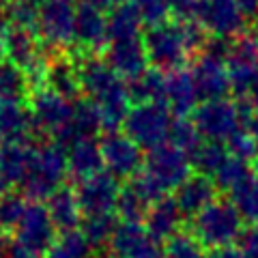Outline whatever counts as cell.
<instances>
[{
  "label": "cell",
  "instance_id": "16",
  "mask_svg": "<svg viewBox=\"0 0 258 258\" xmlns=\"http://www.w3.org/2000/svg\"><path fill=\"white\" fill-rule=\"evenodd\" d=\"M226 67H228L232 91L245 97L258 76V43L252 35H243L230 43Z\"/></svg>",
  "mask_w": 258,
  "mask_h": 258
},
{
  "label": "cell",
  "instance_id": "27",
  "mask_svg": "<svg viewBox=\"0 0 258 258\" xmlns=\"http://www.w3.org/2000/svg\"><path fill=\"white\" fill-rule=\"evenodd\" d=\"M37 142H13L0 144V172L9 185H22L24 176L28 172L32 153H35Z\"/></svg>",
  "mask_w": 258,
  "mask_h": 258
},
{
  "label": "cell",
  "instance_id": "4",
  "mask_svg": "<svg viewBox=\"0 0 258 258\" xmlns=\"http://www.w3.org/2000/svg\"><path fill=\"white\" fill-rule=\"evenodd\" d=\"M56 226L43 203H28L13 237L5 243V258H45L56 241Z\"/></svg>",
  "mask_w": 258,
  "mask_h": 258
},
{
  "label": "cell",
  "instance_id": "40",
  "mask_svg": "<svg viewBox=\"0 0 258 258\" xmlns=\"http://www.w3.org/2000/svg\"><path fill=\"white\" fill-rule=\"evenodd\" d=\"M134 7L138 9L142 22L147 26H159V24L168 22V15H170V7H168L166 0H132Z\"/></svg>",
  "mask_w": 258,
  "mask_h": 258
},
{
  "label": "cell",
  "instance_id": "51",
  "mask_svg": "<svg viewBox=\"0 0 258 258\" xmlns=\"http://www.w3.org/2000/svg\"><path fill=\"white\" fill-rule=\"evenodd\" d=\"M9 191V183H7V179H5V174L0 172V196H5V194Z\"/></svg>",
  "mask_w": 258,
  "mask_h": 258
},
{
  "label": "cell",
  "instance_id": "19",
  "mask_svg": "<svg viewBox=\"0 0 258 258\" xmlns=\"http://www.w3.org/2000/svg\"><path fill=\"white\" fill-rule=\"evenodd\" d=\"M74 43L84 50H99L108 45V15L95 5L78 3L76 7V24H74Z\"/></svg>",
  "mask_w": 258,
  "mask_h": 258
},
{
  "label": "cell",
  "instance_id": "29",
  "mask_svg": "<svg viewBox=\"0 0 258 258\" xmlns=\"http://www.w3.org/2000/svg\"><path fill=\"white\" fill-rule=\"evenodd\" d=\"M129 99L138 103H164L166 93V74L149 67L142 76H138L132 82H127Z\"/></svg>",
  "mask_w": 258,
  "mask_h": 258
},
{
  "label": "cell",
  "instance_id": "14",
  "mask_svg": "<svg viewBox=\"0 0 258 258\" xmlns=\"http://www.w3.org/2000/svg\"><path fill=\"white\" fill-rule=\"evenodd\" d=\"M164 196H168V194H164L147 174L140 172L138 176L129 179L125 187L120 189V196L116 203L118 220L132 222V224H142L149 213V209Z\"/></svg>",
  "mask_w": 258,
  "mask_h": 258
},
{
  "label": "cell",
  "instance_id": "17",
  "mask_svg": "<svg viewBox=\"0 0 258 258\" xmlns=\"http://www.w3.org/2000/svg\"><path fill=\"white\" fill-rule=\"evenodd\" d=\"M103 60L108 67L127 82H132L149 69V56L144 50L142 37L110 41L103 50Z\"/></svg>",
  "mask_w": 258,
  "mask_h": 258
},
{
  "label": "cell",
  "instance_id": "1",
  "mask_svg": "<svg viewBox=\"0 0 258 258\" xmlns=\"http://www.w3.org/2000/svg\"><path fill=\"white\" fill-rule=\"evenodd\" d=\"M78 76L82 93L101 112V123L108 134L118 132L125 125L127 112L132 110L127 82L112 71L99 56H84L78 60Z\"/></svg>",
  "mask_w": 258,
  "mask_h": 258
},
{
  "label": "cell",
  "instance_id": "12",
  "mask_svg": "<svg viewBox=\"0 0 258 258\" xmlns=\"http://www.w3.org/2000/svg\"><path fill=\"white\" fill-rule=\"evenodd\" d=\"M103 168L114 179H134L144 168L142 149L125 132H112L101 138Z\"/></svg>",
  "mask_w": 258,
  "mask_h": 258
},
{
  "label": "cell",
  "instance_id": "18",
  "mask_svg": "<svg viewBox=\"0 0 258 258\" xmlns=\"http://www.w3.org/2000/svg\"><path fill=\"white\" fill-rule=\"evenodd\" d=\"M101 129H103V123H101L99 108H97L88 97H84V99L74 101V114H71L69 125L56 136L54 142L67 151L71 144H76L78 140L95 138Z\"/></svg>",
  "mask_w": 258,
  "mask_h": 258
},
{
  "label": "cell",
  "instance_id": "52",
  "mask_svg": "<svg viewBox=\"0 0 258 258\" xmlns=\"http://www.w3.org/2000/svg\"><path fill=\"white\" fill-rule=\"evenodd\" d=\"M7 5H9V0H0V22H5V13H7Z\"/></svg>",
  "mask_w": 258,
  "mask_h": 258
},
{
  "label": "cell",
  "instance_id": "43",
  "mask_svg": "<svg viewBox=\"0 0 258 258\" xmlns=\"http://www.w3.org/2000/svg\"><path fill=\"white\" fill-rule=\"evenodd\" d=\"M241 252L245 258H258V226H249L241 235Z\"/></svg>",
  "mask_w": 258,
  "mask_h": 258
},
{
  "label": "cell",
  "instance_id": "34",
  "mask_svg": "<svg viewBox=\"0 0 258 258\" xmlns=\"http://www.w3.org/2000/svg\"><path fill=\"white\" fill-rule=\"evenodd\" d=\"M118 222L120 220H116L114 213L86 215V217H82L80 230L84 232V237L88 239V243H91L95 249H99V247L110 243V239H112V235H114Z\"/></svg>",
  "mask_w": 258,
  "mask_h": 258
},
{
  "label": "cell",
  "instance_id": "20",
  "mask_svg": "<svg viewBox=\"0 0 258 258\" xmlns=\"http://www.w3.org/2000/svg\"><path fill=\"white\" fill-rule=\"evenodd\" d=\"M198 101H200V97H198L189 69H176V71L166 74L164 106L174 116H187L189 112H196Z\"/></svg>",
  "mask_w": 258,
  "mask_h": 258
},
{
  "label": "cell",
  "instance_id": "2",
  "mask_svg": "<svg viewBox=\"0 0 258 258\" xmlns=\"http://www.w3.org/2000/svg\"><path fill=\"white\" fill-rule=\"evenodd\" d=\"M149 64L161 74L185 69V64L196 52L205 50L207 35L196 22H164L151 26L142 37Z\"/></svg>",
  "mask_w": 258,
  "mask_h": 258
},
{
  "label": "cell",
  "instance_id": "6",
  "mask_svg": "<svg viewBox=\"0 0 258 258\" xmlns=\"http://www.w3.org/2000/svg\"><path fill=\"white\" fill-rule=\"evenodd\" d=\"M172 120V112L164 103H138L127 112L123 129L125 136L149 153L168 142Z\"/></svg>",
  "mask_w": 258,
  "mask_h": 258
},
{
  "label": "cell",
  "instance_id": "9",
  "mask_svg": "<svg viewBox=\"0 0 258 258\" xmlns=\"http://www.w3.org/2000/svg\"><path fill=\"white\" fill-rule=\"evenodd\" d=\"M74 0H41L37 20V37L45 47L56 52L74 45V24H76Z\"/></svg>",
  "mask_w": 258,
  "mask_h": 258
},
{
  "label": "cell",
  "instance_id": "30",
  "mask_svg": "<svg viewBox=\"0 0 258 258\" xmlns=\"http://www.w3.org/2000/svg\"><path fill=\"white\" fill-rule=\"evenodd\" d=\"M230 155H228L226 144H222V142H209V140L200 142V147L189 155L194 170H196L198 174H203V176H209V179H213L215 172L224 166V161Z\"/></svg>",
  "mask_w": 258,
  "mask_h": 258
},
{
  "label": "cell",
  "instance_id": "53",
  "mask_svg": "<svg viewBox=\"0 0 258 258\" xmlns=\"http://www.w3.org/2000/svg\"><path fill=\"white\" fill-rule=\"evenodd\" d=\"M5 243L7 241H3V237H0V258H5Z\"/></svg>",
  "mask_w": 258,
  "mask_h": 258
},
{
  "label": "cell",
  "instance_id": "26",
  "mask_svg": "<svg viewBox=\"0 0 258 258\" xmlns=\"http://www.w3.org/2000/svg\"><path fill=\"white\" fill-rule=\"evenodd\" d=\"M45 86L71 101L80 99L82 86H80L78 64L74 60H69L67 56H52L45 74Z\"/></svg>",
  "mask_w": 258,
  "mask_h": 258
},
{
  "label": "cell",
  "instance_id": "15",
  "mask_svg": "<svg viewBox=\"0 0 258 258\" xmlns=\"http://www.w3.org/2000/svg\"><path fill=\"white\" fill-rule=\"evenodd\" d=\"M191 78L196 84L198 97L203 101H215L226 99V95L232 91L228 67H226V58L215 54L203 52L191 64Z\"/></svg>",
  "mask_w": 258,
  "mask_h": 258
},
{
  "label": "cell",
  "instance_id": "35",
  "mask_svg": "<svg viewBox=\"0 0 258 258\" xmlns=\"http://www.w3.org/2000/svg\"><path fill=\"white\" fill-rule=\"evenodd\" d=\"M252 174H254V170H252V166H249L247 161L237 159V157H228L224 161V166L215 172L213 183H215L217 189L230 194L237 185H241L247 176H252Z\"/></svg>",
  "mask_w": 258,
  "mask_h": 258
},
{
  "label": "cell",
  "instance_id": "54",
  "mask_svg": "<svg viewBox=\"0 0 258 258\" xmlns=\"http://www.w3.org/2000/svg\"><path fill=\"white\" fill-rule=\"evenodd\" d=\"M254 174L258 176V161H256V168H254Z\"/></svg>",
  "mask_w": 258,
  "mask_h": 258
},
{
  "label": "cell",
  "instance_id": "32",
  "mask_svg": "<svg viewBox=\"0 0 258 258\" xmlns=\"http://www.w3.org/2000/svg\"><path fill=\"white\" fill-rule=\"evenodd\" d=\"M45 258H95V247L88 243L84 232L76 228L69 232H60V237L47 249Z\"/></svg>",
  "mask_w": 258,
  "mask_h": 258
},
{
  "label": "cell",
  "instance_id": "45",
  "mask_svg": "<svg viewBox=\"0 0 258 258\" xmlns=\"http://www.w3.org/2000/svg\"><path fill=\"white\" fill-rule=\"evenodd\" d=\"M205 258H245V254L241 252V247H222V249H211Z\"/></svg>",
  "mask_w": 258,
  "mask_h": 258
},
{
  "label": "cell",
  "instance_id": "41",
  "mask_svg": "<svg viewBox=\"0 0 258 258\" xmlns=\"http://www.w3.org/2000/svg\"><path fill=\"white\" fill-rule=\"evenodd\" d=\"M226 149H228V155L230 157H237V159H243V161H252L258 157V151L254 147V140L249 138L247 129H239V132L232 136V138L226 142Z\"/></svg>",
  "mask_w": 258,
  "mask_h": 258
},
{
  "label": "cell",
  "instance_id": "24",
  "mask_svg": "<svg viewBox=\"0 0 258 258\" xmlns=\"http://www.w3.org/2000/svg\"><path fill=\"white\" fill-rule=\"evenodd\" d=\"M67 170L69 176L80 181H86L91 176L99 174L103 168V155H101V144L95 138L78 140L67 149Z\"/></svg>",
  "mask_w": 258,
  "mask_h": 258
},
{
  "label": "cell",
  "instance_id": "13",
  "mask_svg": "<svg viewBox=\"0 0 258 258\" xmlns=\"http://www.w3.org/2000/svg\"><path fill=\"white\" fill-rule=\"evenodd\" d=\"M120 189L123 187L118 185V179H114L106 170H101L99 174H95L86 181H80L76 189V198L80 211H82V217L114 213Z\"/></svg>",
  "mask_w": 258,
  "mask_h": 258
},
{
  "label": "cell",
  "instance_id": "50",
  "mask_svg": "<svg viewBox=\"0 0 258 258\" xmlns=\"http://www.w3.org/2000/svg\"><path fill=\"white\" fill-rule=\"evenodd\" d=\"M7 22H0V58L5 56V32H7Z\"/></svg>",
  "mask_w": 258,
  "mask_h": 258
},
{
  "label": "cell",
  "instance_id": "10",
  "mask_svg": "<svg viewBox=\"0 0 258 258\" xmlns=\"http://www.w3.org/2000/svg\"><path fill=\"white\" fill-rule=\"evenodd\" d=\"M191 159L187 153L176 149L174 144L166 142L161 147L149 151L144 155V168L142 172L157 185V187L168 194L176 189L181 183H185L191 176Z\"/></svg>",
  "mask_w": 258,
  "mask_h": 258
},
{
  "label": "cell",
  "instance_id": "37",
  "mask_svg": "<svg viewBox=\"0 0 258 258\" xmlns=\"http://www.w3.org/2000/svg\"><path fill=\"white\" fill-rule=\"evenodd\" d=\"M168 142L174 144L176 149H181L183 153H187L191 155L194 151L200 147V138L196 125H194V120L187 118V116H174L172 120V127H170V136H168Z\"/></svg>",
  "mask_w": 258,
  "mask_h": 258
},
{
  "label": "cell",
  "instance_id": "3",
  "mask_svg": "<svg viewBox=\"0 0 258 258\" xmlns=\"http://www.w3.org/2000/svg\"><path fill=\"white\" fill-rule=\"evenodd\" d=\"M67 151L56 142H41L35 147L28 172L20 185L22 196L30 203H43L67 179Z\"/></svg>",
  "mask_w": 258,
  "mask_h": 258
},
{
  "label": "cell",
  "instance_id": "44",
  "mask_svg": "<svg viewBox=\"0 0 258 258\" xmlns=\"http://www.w3.org/2000/svg\"><path fill=\"white\" fill-rule=\"evenodd\" d=\"M170 7V13H174L179 22H185L187 18H194V9H196V0H166Z\"/></svg>",
  "mask_w": 258,
  "mask_h": 258
},
{
  "label": "cell",
  "instance_id": "25",
  "mask_svg": "<svg viewBox=\"0 0 258 258\" xmlns=\"http://www.w3.org/2000/svg\"><path fill=\"white\" fill-rule=\"evenodd\" d=\"M45 209H47V213H50L58 232L76 230L78 226L82 224V211H80L76 191L64 187V185L45 200Z\"/></svg>",
  "mask_w": 258,
  "mask_h": 258
},
{
  "label": "cell",
  "instance_id": "22",
  "mask_svg": "<svg viewBox=\"0 0 258 258\" xmlns=\"http://www.w3.org/2000/svg\"><path fill=\"white\" fill-rule=\"evenodd\" d=\"M215 183L203 174H191L187 181L174 189V203L183 217H196L215 200Z\"/></svg>",
  "mask_w": 258,
  "mask_h": 258
},
{
  "label": "cell",
  "instance_id": "48",
  "mask_svg": "<svg viewBox=\"0 0 258 258\" xmlns=\"http://www.w3.org/2000/svg\"><path fill=\"white\" fill-rule=\"evenodd\" d=\"M245 129H247V134H249V138L254 140V147L258 151V114H252L247 118V123H245Z\"/></svg>",
  "mask_w": 258,
  "mask_h": 258
},
{
  "label": "cell",
  "instance_id": "33",
  "mask_svg": "<svg viewBox=\"0 0 258 258\" xmlns=\"http://www.w3.org/2000/svg\"><path fill=\"white\" fill-rule=\"evenodd\" d=\"M30 91L26 74L11 60L0 58V101L24 99Z\"/></svg>",
  "mask_w": 258,
  "mask_h": 258
},
{
  "label": "cell",
  "instance_id": "21",
  "mask_svg": "<svg viewBox=\"0 0 258 258\" xmlns=\"http://www.w3.org/2000/svg\"><path fill=\"white\" fill-rule=\"evenodd\" d=\"M32 132L35 123L24 99L0 101V144L30 142Z\"/></svg>",
  "mask_w": 258,
  "mask_h": 258
},
{
  "label": "cell",
  "instance_id": "28",
  "mask_svg": "<svg viewBox=\"0 0 258 258\" xmlns=\"http://www.w3.org/2000/svg\"><path fill=\"white\" fill-rule=\"evenodd\" d=\"M144 22L134 3H123L108 13V43L120 39H138Z\"/></svg>",
  "mask_w": 258,
  "mask_h": 258
},
{
  "label": "cell",
  "instance_id": "47",
  "mask_svg": "<svg viewBox=\"0 0 258 258\" xmlns=\"http://www.w3.org/2000/svg\"><path fill=\"white\" fill-rule=\"evenodd\" d=\"M245 18H258V0H235Z\"/></svg>",
  "mask_w": 258,
  "mask_h": 258
},
{
  "label": "cell",
  "instance_id": "46",
  "mask_svg": "<svg viewBox=\"0 0 258 258\" xmlns=\"http://www.w3.org/2000/svg\"><path fill=\"white\" fill-rule=\"evenodd\" d=\"M245 108L258 114V76L254 80V84L249 86V91L245 93Z\"/></svg>",
  "mask_w": 258,
  "mask_h": 258
},
{
  "label": "cell",
  "instance_id": "39",
  "mask_svg": "<svg viewBox=\"0 0 258 258\" xmlns=\"http://www.w3.org/2000/svg\"><path fill=\"white\" fill-rule=\"evenodd\" d=\"M26 207H28V203L22 194L7 191L5 196H0V235L13 232L18 228Z\"/></svg>",
  "mask_w": 258,
  "mask_h": 258
},
{
  "label": "cell",
  "instance_id": "38",
  "mask_svg": "<svg viewBox=\"0 0 258 258\" xmlns=\"http://www.w3.org/2000/svg\"><path fill=\"white\" fill-rule=\"evenodd\" d=\"M39 5H41V0H9L5 13V18L9 20V26H20L37 32Z\"/></svg>",
  "mask_w": 258,
  "mask_h": 258
},
{
  "label": "cell",
  "instance_id": "23",
  "mask_svg": "<svg viewBox=\"0 0 258 258\" xmlns=\"http://www.w3.org/2000/svg\"><path fill=\"white\" fill-rule=\"evenodd\" d=\"M142 224L153 239L159 241V243H166L176 232H181L183 213L179 211V207H176L172 196H164L149 209V213Z\"/></svg>",
  "mask_w": 258,
  "mask_h": 258
},
{
  "label": "cell",
  "instance_id": "5",
  "mask_svg": "<svg viewBox=\"0 0 258 258\" xmlns=\"http://www.w3.org/2000/svg\"><path fill=\"white\" fill-rule=\"evenodd\" d=\"M194 235L209 249L230 247L243 235V220L230 200H213L203 213L194 217Z\"/></svg>",
  "mask_w": 258,
  "mask_h": 258
},
{
  "label": "cell",
  "instance_id": "42",
  "mask_svg": "<svg viewBox=\"0 0 258 258\" xmlns=\"http://www.w3.org/2000/svg\"><path fill=\"white\" fill-rule=\"evenodd\" d=\"M123 258H164V245L155 241L151 235L144 237L140 243H136Z\"/></svg>",
  "mask_w": 258,
  "mask_h": 258
},
{
  "label": "cell",
  "instance_id": "31",
  "mask_svg": "<svg viewBox=\"0 0 258 258\" xmlns=\"http://www.w3.org/2000/svg\"><path fill=\"white\" fill-rule=\"evenodd\" d=\"M228 196L230 203L235 205L237 213L241 215V220L247 222L249 226H258V176H247Z\"/></svg>",
  "mask_w": 258,
  "mask_h": 258
},
{
  "label": "cell",
  "instance_id": "49",
  "mask_svg": "<svg viewBox=\"0 0 258 258\" xmlns=\"http://www.w3.org/2000/svg\"><path fill=\"white\" fill-rule=\"evenodd\" d=\"M86 3L95 5L97 9H101V11H103V9H114V7L127 3V0H86Z\"/></svg>",
  "mask_w": 258,
  "mask_h": 258
},
{
  "label": "cell",
  "instance_id": "8",
  "mask_svg": "<svg viewBox=\"0 0 258 258\" xmlns=\"http://www.w3.org/2000/svg\"><path fill=\"white\" fill-rule=\"evenodd\" d=\"M194 20L205 30L209 39H239L243 37L247 18L237 7L235 0H196Z\"/></svg>",
  "mask_w": 258,
  "mask_h": 258
},
{
  "label": "cell",
  "instance_id": "7",
  "mask_svg": "<svg viewBox=\"0 0 258 258\" xmlns=\"http://www.w3.org/2000/svg\"><path fill=\"white\" fill-rule=\"evenodd\" d=\"M245 103H237L230 99H215L205 101L194 112V125H196L200 138L209 142L226 144L239 129H243Z\"/></svg>",
  "mask_w": 258,
  "mask_h": 258
},
{
  "label": "cell",
  "instance_id": "11",
  "mask_svg": "<svg viewBox=\"0 0 258 258\" xmlns=\"http://www.w3.org/2000/svg\"><path fill=\"white\" fill-rule=\"evenodd\" d=\"M28 108L32 114V123H35V132L52 136V140L69 125L71 114H74V101L47 86L35 88V93L30 95Z\"/></svg>",
  "mask_w": 258,
  "mask_h": 258
},
{
  "label": "cell",
  "instance_id": "36",
  "mask_svg": "<svg viewBox=\"0 0 258 258\" xmlns=\"http://www.w3.org/2000/svg\"><path fill=\"white\" fill-rule=\"evenodd\" d=\"M205 245L194 232L181 230L164 243V258H205Z\"/></svg>",
  "mask_w": 258,
  "mask_h": 258
}]
</instances>
